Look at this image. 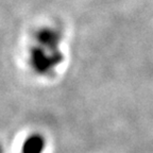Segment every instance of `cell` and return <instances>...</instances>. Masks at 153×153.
I'll return each mask as SVG.
<instances>
[{
	"mask_svg": "<svg viewBox=\"0 0 153 153\" xmlns=\"http://www.w3.org/2000/svg\"><path fill=\"white\" fill-rule=\"evenodd\" d=\"M45 148V137L39 133H33L24 141L22 153H43Z\"/></svg>",
	"mask_w": 153,
	"mask_h": 153,
	"instance_id": "obj_1",
	"label": "cell"
}]
</instances>
